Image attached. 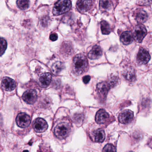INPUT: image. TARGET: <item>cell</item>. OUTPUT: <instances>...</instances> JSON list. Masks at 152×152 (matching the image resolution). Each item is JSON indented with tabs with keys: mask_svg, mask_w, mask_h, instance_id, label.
Masks as SVG:
<instances>
[{
	"mask_svg": "<svg viewBox=\"0 0 152 152\" xmlns=\"http://www.w3.org/2000/svg\"><path fill=\"white\" fill-rule=\"evenodd\" d=\"M72 2L69 0H60L55 4L53 9L54 15H59L65 14L71 10Z\"/></svg>",
	"mask_w": 152,
	"mask_h": 152,
	"instance_id": "7a4b0ae2",
	"label": "cell"
},
{
	"mask_svg": "<svg viewBox=\"0 0 152 152\" xmlns=\"http://www.w3.org/2000/svg\"><path fill=\"white\" fill-rule=\"evenodd\" d=\"M120 82L119 78L117 76H110L108 79V81L107 82L110 86V88H114Z\"/></svg>",
	"mask_w": 152,
	"mask_h": 152,
	"instance_id": "7402d4cb",
	"label": "cell"
},
{
	"mask_svg": "<svg viewBox=\"0 0 152 152\" xmlns=\"http://www.w3.org/2000/svg\"><path fill=\"white\" fill-rule=\"evenodd\" d=\"M52 80V75L50 73L42 74L39 78L41 85L43 88H47L50 84Z\"/></svg>",
	"mask_w": 152,
	"mask_h": 152,
	"instance_id": "e0dca14e",
	"label": "cell"
},
{
	"mask_svg": "<svg viewBox=\"0 0 152 152\" xmlns=\"http://www.w3.org/2000/svg\"><path fill=\"white\" fill-rule=\"evenodd\" d=\"M91 1H78L76 3V7L81 13H84L89 10L92 6Z\"/></svg>",
	"mask_w": 152,
	"mask_h": 152,
	"instance_id": "8fae6325",
	"label": "cell"
},
{
	"mask_svg": "<svg viewBox=\"0 0 152 152\" xmlns=\"http://www.w3.org/2000/svg\"><path fill=\"white\" fill-rule=\"evenodd\" d=\"M64 64L62 62H57L52 65L51 71L55 75H58L61 72V71L64 68Z\"/></svg>",
	"mask_w": 152,
	"mask_h": 152,
	"instance_id": "ffe728a7",
	"label": "cell"
},
{
	"mask_svg": "<svg viewBox=\"0 0 152 152\" xmlns=\"http://www.w3.org/2000/svg\"><path fill=\"white\" fill-rule=\"evenodd\" d=\"M71 130V124L69 122H63L58 124L54 130L55 136L59 139L65 138L69 135Z\"/></svg>",
	"mask_w": 152,
	"mask_h": 152,
	"instance_id": "3957f363",
	"label": "cell"
},
{
	"mask_svg": "<svg viewBox=\"0 0 152 152\" xmlns=\"http://www.w3.org/2000/svg\"><path fill=\"white\" fill-rule=\"evenodd\" d=\"M1 86L5 90L12 91L15 88L16 83L15 81L9 77H4L1 81Z\"/></svg>",
	"mask_w": 152,
	"mask_h": 152,
	"instance_id": "30bf717a",
	"label": "cell"
},
{
	"mask_svg": "<svg viewBox=\"0 0 152 152\" xmlns=\"http://www.w3.org/2000/svg\"><path fill=\"white\" fill-rule=\"evenodd\" d=\"M133 152V151H129V152Z\"/></svg>",
	"mask_w": 152,
	"mask_h": 152,
	"instance_id": "f546056e",
	"label": "cell"
},
{
	"mask_svg": "<svg viewBox=\"0 0 152 152\" xmlns=\"http://www.w3.org/2000/svg\"><path fill=\"white\" fill-rule=\"evenodd\" d=\"M23 152H29V151L27 150H24V151H23Z\"/></svg>",
	"mask_w": 152,
	"mask_h": 152,
	"instance_id": "f1b7e54d",
	"label": "cell"
},
{
	"mask_svg": "<svg viewBox=\"0 0 152 152\" xmlns=\"http://www.w3.org/2000/svg\"><path fill=\"white\" fill-rule=\"evenodd\" d=\"M120 39L123 44L125 45L131 43L133 39L132 33L130 31H125L123 33Z\"/></svg>",
	"mask_w": 152,
	"mask_h": 152,
	"instance_id": "d6986e66",
	"label": "cell"
},
{
	"mask_svg": "<svg viewBox=\"0 0 152 152\" xmlns=\"http://www.w3.org/2000/svg\"><path fill=\"white\" fill-rule=\"evenodd\" d=\"M100 24H101V29L102 34L106 35L109 34L111 32V29L108 23L104 20H103L101 21Z\"/></svg>",
	"mask_w": 152,
	"mask_h": 152,
	"instance_id": "44dd1931",
	"label": "cell"
},
{
	"mask_svg": "<svg viewBox=\"0 0 152 152\" xmlns=\"http://www.w3.org/2000/svg\"><path fill=\"white\" fill-rule=\"evenodd\" d=\"M102 152H116L115 147L112 144H107L103 148Z\"/></svg>",
	"mask_w": 152,
	"mask_h": 152,
	"instance_id": "484cf974",
	"label": "cell"
},
{
	"mask_svg": "<svg viewBox=\"0 0 152 152\" xmlns=\"http://www.w3.org/2000/svg\"><path fill=\"white\" fill-rule=\"evenodd\" d=\"M110 88V86L107 82H102L97 85L98 92L103 96H107Z\"/></svg>",
	"mask_w": 152,
	"mask_h": 152,
	"instance_id": "9a60e30c",
	"label": "cell"
},
{
	"mask_svg": "<svg viewBox=\"0 0 152 152\" xmlns=\"http://www.w3.org/2000/svg\"><path fill=\"white\" fill-rule=\"evenodd\" d=\"M7 41L3 38L0 37V56L3 55L7 48Z\"/></svg>",
	"mask_w": 152,
	"mask_h": 152,
	"instance_id": "d4e9b609",
	"label": "cell"
},
{
	"mask_svg": "<svg viewBox=\"0 0 152 152\" xmlns=\"http://www.w3.org/2000/svg\"><path fill=\"white\" fill-rule=\"evenodd\" d=\"M147 34L146 29L144 25L139 24L135 26L132 34L133 39L137 42L140 43Z\"/></svg>",
	"mask_w": 152,
	"mask_h": 152,
	"instance_id": "277c9868",
	"label": "cell"
},
{
	"mask_svg": "<svg viewBox=\"0 0 152 152\" xmlns=\"http://www.w3.org/2000/svg\"><path fill=\"white\" fill-rule=\"evenodd\" d=\"M30 1L25 0H18L17 1L18 7L22 10H25L29 8Z\"/></svg>",
	"mask_w": 152,
	"mask_h": 152,
	"instance_id": "cb8c5ba5",
	"label": "cell"
},
{
	"mask_svg": "<svg viewBox=\"0 0 152 152\" xmlns=\"http://www.w3.org/2000/svg\"><path fill=\"white\" fill-rule=\"evenodd\" d=\"M134 14L136 20L139 23H145L148 18L147 13L141 9L137 10Z\"/></svg>",
	"mask_w": 152,
	"mask_h": 152,
	"instance_id": "5bb4252c",
	"label": "cell"
},
{
	"mask_svg": "<svg viewBox=\"0 0 152 152\" xmlns=\"http://www.w3.org/2000/svg\"><path fill=\"white\" fill-rule=\"evenodd\" d=\"M88 67L87 58L82 54L76 55L72 63V71L75 75H80L85 72Z\"/></svg>",
	"mask_w": 152,
	"mask_h": 152,
	"instance_id": "6da1fadb",
	"label": "cell"
},
{
	"mask_svg": "<svg viewBox=\"0 0 152 152\" xmlns=\"http://www.w3.org/2000/svg\"><path fill=\"white\" fill-rule=\"evenodd\" d=\"M16 121L19 127L22 128H27L31 124V117L26 113H20L17 116Z\"/></svg>",
	"mask_w": 152,
	"mask_h": 152,
	"instance_id": "5b68a950",
	"label": "cell"
},
{
	"mask_svg": "<svg viewBox=\"0 0 152 152\" xmlns=\"http://www.w3.org/2000/svg\"><path fill=\"white\" fill-rule=\"evenodd\" d=\"M124 79L130 82L135 81L136 79V75L135 71L133 68H129L126 69L123 73Z\"/></svg>",
	"mask_w": 152,
	"mask_h": 152,
	"instance_id": "ac0fdd59",
	"label": "cell"
},
{
	"mask_svg": "<svg viewBox=\"0 0 152 152\" xmlns=\"http://www.w3.org/2000/svg\"><path fill=\"white\" fill-rule=\"evenodd\" d=\"M90 80L91 76H89V75H86V76H84L83 78V82L85 84L88 83Z\"/></svg>",
	"mask_w": 152,
	"mask_h": 152,
	"instance_id": "83f0119b",
	"label": "cell"
},
{
	"mask_svg": "<svg viewBox=\"0 0 152 152\" xmlns=\"http://www.w3.org/2000/svg\"><path fill=\"white\" fill-rule=\"evenodd\" d=\"M92 138L94 141L97 142H102L105 138V133L104 130L101 129H97L92 133Z\"/></svg>",
	"mask_w": 152,
	"mask_h": 152,
	"instance_id": "2e32d148",
	"label": "cell"
},
{
	"mask_svg": "<svg viewBox=\"0 0 152 152\" xmlns=\"http://www.w3.org/2000/svg\"><path fill=\"white\" fill-rule=\"evenodd\" d=\"M100 7L104 10H108L112 8L113 3L111 1L108 0H101L99 1Z\"/></svg>",
	"mask_w": 152,
	"mask_h": 152,
	"instance_id": "603a6c76",
	"label": "cell"
},
{
	"mask_svg": "<svg viewBox=\"0 0 152 152\" xmlns=\"http://www.w3.org/2000/svg\"><path fill=\"white\" fill-rule=\"evenodd\" d=\"M48 124L44 119L38 118L34 121L33 127L34 129L37 132H43L48 129Z\"/></svg>",
	"mask_w": 152,
	"mask_h": 152,
	"instance_id": "8992f818",
	"label": "cell"
},
{
	"mask_svg": "<svg viewBox=\"0 0 152 152\" xmlns=\"http://www.w3.org/2000/svg\"><path fill=\"white\" fill-rule=\"evenodd\" d=\"M150 56L145 49L140 48L137 55V61L138 64H146L150 60Z\"/></svg>",
	"mask_w": 152,
	"mask_h": 152,
	"instance_id": "52a82bcc",
	"label": "cell"
},
{
	"mask_svg": "<svg viewBox=\"0 0 152 152\" xmlns=\"http://www.w3.org/2000/svg\"><path fill=\"white\" fill-rule=\"evenodd\" d=\"M109 118L108 113H107L104 109H100L98 111L96 115V121L98 124H102L107 121Z\"/></svg>",
	"mask_w": 152,
	"mask_h": 152,
	"instance_id": "7c38bea8",
	"label": "cell"
},
{
	"mask_svg": "<svg viewBox=\"0 0 152 152\" xmlns=\"http://www.w3.org/2000/svg\"><path fill=\"white\" fill-rule=\"evenodd\" d=\"M58 38V36L57 34L56 33L52 34L50 36V39L52 41H56L57 40Z\"/></svg>",
	"mask_w": 152,
	"mask_h": 152,
	"instance_id": "4316f807",
	"label": "cell"
},
{
	"mask_svg": "<svg viewBox=\"0 0 152 152\" xmlns=\"http://www.w3.org/2000/svg\"><path fill=\"white\" fill-rule=\"evenodd\" d=\"M103 51L102 49L98 45H95L88 54V57L91 59H96L102 56Z\"/></svg>",
	"mask_w": 152,
	"mask_h": 152,
	"instance_id": "4fadbf2b",
	"label": "cell"
},
{
	"mask_svg": "<svg viewBox=\"0 0 152 152\" xmlns=\"http://www.w3.org/2000/svg\"><path fill=\"white\" fill-rule=\"evenodd\" d=\"M134 116L133 112L130 110H125L120 113L118 119L121 123L127 124L131 122Z\"/></svg>",
	"mask_w": 152,
	"mask_h": 152,
	"instance_id": "9c48e42d",
	"label": "cell"
},
{
	"mask_svg": "<svg viewBox=\"0 0 152 152\" xmlns=\"http://www.w3.org/2000/svg\"><path fill=\"white\" fill-rule=\"evenodd\" d=\"M23 99L28 104H32L36 102L37 99V91L34 89L26 91L23 94Z\"/></svg>",
	"mask_w": 152,
	"mask_h": 152,
	"instance_id": "ba28073f",
	"label": "cell"
}]
</instances>
